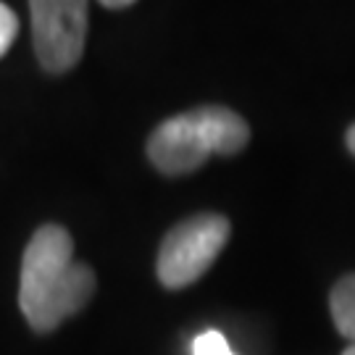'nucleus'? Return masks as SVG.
Instances as JSON below:
<instances>
[{"label": "nucleus", "instance_id": "nucleus-9", "mask_svg": "<svg viewBox=\"0 0 355 355\" xmlns=\"http://www.w3.org/2000/svg\"><path fill=\"white\" fill-rule=\"evenodd\" d=\"M103 6H105V8H129L132 0H105Z\"/></svg>", "mask_w": 355, "mask_h": 355}, {"label": "nucleus", "instance_id": "nucleus-3", "mask_svg": "<svg viewBox=\"0 0 355 355\" xmlns=\"http://www.w3.org/2000/svg\"><path fill=\"white\" fill-rule=\"evenodd\" d=\"M32 40L40 66L48 74H66L85 53L87 3L82 0H32Z\"/></svg>", "mask_w": 355, "mask_h": 355}, {"label": "nucleus", "instance_id": "nucleus-5", "mask_svg": "<svg viewBox=\"0 0 355 355\" xmlns=\"http://www.w3.org/2000/svg\"><path fill=\"white\" fill-rule=\"evenodd\" d=\"M198 124L203 129V137L208 142L211 153L218 155H234L240 153L248 140H250V127L245 124V119L229 108L221 105H205L192 111Z\"/></svg>", "mask_w": 355, "mask_h": 355}, {"label": "nucleus", "instance_id": "nucleus-2", "mask_svg": "<svg viewBox=\"0 0 355 355\" xmlns=\"http://www.w3.org/2000/svg\"><path fill=\"white\" fill-rule=\"evenodd\" d=\"M229 221L218 214H200L179 221L161 242L158 279L168 290H182L211 268L229 240Z\"/></svg>", "mask_w": 355, "mask_h": 355}, {"label": "nucleus", "instance_id": "nucleus-6", "mask_svg": "<svg viewBox=\"0 0 355 355\" xmlns=\"http://www.w3.org/2000/svg\"><path fill=\"white\" fill-rule=\"evenodd\" d=\"M329 305L337 331L347 340H353L355 345V274H350V277H345V279L334 284Z\"/></svg>", "mask_w": 355, "mask_h": 355}, {"label": "nucleus", "instance_id": "nucleus-1", "mask_svg": "<svg viewBox=\"0 0 355 355\" xmlns=\"http://www.w3.org/2000/svg\"><path fill=\"white\" fill-rule=\"evenodd\" d=\"M95 292V271L74 261L71 234L58 224L40 227L24 250L19 308L40 334L58 329L79 313Z\"/></svg>", "mask_w": 355, "mask_h": 355}, {"label": "nucleus", "instance_id": "nucleus-8", "mask_svg": "<svg viewBox=\"0 0 355 355\" xmlns=\"http://www.w3.org/2000/svg\"><path fill=\"white\" fill-rule=\"evenodd\" d=\"M16 35H19V19L6 3H0V55L11 48Z\"/></svg>", "mask_w": 355, "mask_h": 355}, {"label": "nucleus", "instance_id": "nucleus-10", "mask_svg": "<svg viewBox=\"0 0 355 355\" xmlns=\"http://www.w3.org/2000/svg\"><path fill=\"white\" fill-rule=\"evenodd\" d=\"M345 142H347L350 153H355V124L350 129H347V135H345Z\"/></svg>", "mask_w": 355, "mask_h": 355}, {"label": "nucleus", "instance_id": "nucleus-4", "mask_svg": "<svg viewBox=\"0 0 355 355\" xmlns=\"http://www.w3.org/2000/svg\"><path fill=\"white\" fill-rule=\"evenodd\" d=\"M211 148L195 114H179L161 121L148 137V158L166 177H182L208 161Z\"/></svg>", "mask_w": 355, "mask_h": 355}, {"label": "nucleus", "instance_id": "nucleus-11", "mask_svg": "<svg viewBox=\"0 0 355 355\" xmlns=\"http://www.w3.org/2000/svg\"><path fill=\"white\" fill-rule=\"evenodd\" d=\"M343 355H355V345H350V347H347V350H345Z\"/></svg>", "mask_w": 355, "mask_h": 355}, {"label": "nucleus", "instance_id": "nucleus-7", "mask_svg": "<svg viewBox=\"0 0 355 355\" xmlns=\"http://www.w3.org/2000/svg\"><path fill=\"white\" fill-rule=\"evenodd\" d=\"M192 355H234V353H232L227 337H224L221 331L208 329L195 337V343H192Z\"/></svg>", "mask_w": 355, "mask_h": 355}]
</instances>
